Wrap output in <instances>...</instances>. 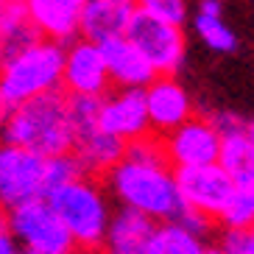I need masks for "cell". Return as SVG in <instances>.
Wrapping results in <instances>:
<instances>
[{"instance_id": "cell-1", "label": "cell", "mask_w": 254, "mask_h": 254, "mask_svg": "<svg viewBox=\"0 0 254 254\" xmlns=\"http://www.w3.org/2000/svg\"><path fill=\"white\" fill-rule=\"evenodd\" d=\"M0 134L3 145H14L45 159L73 154L75 128L70 120V95L56 90L14 106L0 126Z\"/></svg>"}, {"instance_id": "cell-2", "label": "cell", "mask_w": 254, "mask_h": 254, "mask_svg": "<svg viewBox=\"0 0 254 254\" xmlns=\"http://www.w3.org/2000/svg\"><path fill=\"white\" fill-rule=\"evenodd\" d=\"M106 176H109V187H112L115 198L123 204V209L140 212L154 224L176 221L182 201L171 162L120 159Z\"/></svg>"}, {"instance_id": "cell-3", "label": "cell", "mask_w": 254, "mask_h": 254, "mask_svg": "<svg viewBox=\"0 0 254 254\" xmlns=\"http://www.w3.org/2000/svg\"><path fill=\"white\" fill-rule=\"evenodd\" d=\"M45 198L53 207V212L59 215L62 226L67 229L73 249H81L84 254H95L106 243L112 209H109L104 190L90 176L56 187Z\"/></svg>"}, {"instance_id": "cell-4", "label": "cell", "mask_w": 254, "mask_h": 254, "mask_svg": "<svg viewBox=\"0 0 254 254\" xmlns=\"http://www.w3.org/2000/svg\"><path fill=\"white\" fill-rule=\"evenodd\" d=\"M64 70V48L39 39L34 48L0 64V95L11 106L34 101L39 95L56 92Z\"/></svg>"}, {"instance_id": "cell-5", "label": "cell", "mask_w": 254, "mask_h": 254, "mask_svg": "<svg viewBox=\"0 0 254 254\" xmlns=\"http://www.w3.org/2000/svg\"><path fill=\"white\" fill-rule=\"evenodd\" d=\"M126 39L145 56V62L154 67L157 75H176V70L185 62V53H187L185 31L148 17L140 8V3L134 8L131 23H128Z\"/></svg>"}, {"instance_id": "cell-6", "label": "cell", "mask_w": 254, "mask_h": 254, "mask_svg": "<svg viewBox=\"0 0 254 254\" xmlns=\"http://www.w3.org/2000/svg\"><path fill=\"white\" fill-rule=\"evenodd\" d=\"M6 229L17 240V246H23V252H73L67 229L62 226L48 198L11 207Z\"/></svg>"}, {"instance_id": "cell-7", "label": "cell", "mask_w": 254, "mask_h": 254, "mask_svg": "<svg viewBox=\"0 0 254 254\" xmlns=\"http://www.w3.org/2000/svg\"><path fill=\"white\" fill-rule=\"evenodd\" d=\"M48 193V159L14 145H0V204L11 209Z\"/></svg>"}, {"instance_id": "cell-8", "label": "cell", "mask_w": 254, "mask_h": 254, "mask_svg": "<svg viewBox=\"0 0 254 254\" xmlns=\"http://www.w3.org/2000/svg\"><path fill=\"white\" fill-rule=\"evenodd\" d=\"M165 142V157L171 162L173 171H185V168H204V165H218L221 157V142L224 134L215 128L209 118H193L182 123L176 131L162 137Z\"/></svg>"}, {"instance_id": "cell-9", "label": "cell", "mask_w": 254, "mask_h": 254, "mask_svg": "<svg viewBox=\"0 0 254 254\" xmlns=\"http://www.w3.org/2000/svg\"><path fill=\"white\" fill-rule=\"evenodd\" d=\"M176 176V190L185 209H195L201 215L218 221L224 207L229 204L235 185L224 173L221 165H204V168H185L173 171Z\"/></svg>"}, {"instance_id": "cell-10", "label": "cell", "mask_w": 254, "mask_h": 254, "mask_svg": "<svg viewBox=\"0 0 254 254\" xmlns=\"http://www.w3.org/2000/svg\"><path fill=\"white\" fill-rule=\"evenodd\" d=\"M145 95V112H148L151 134L168 137L171 131L193 118V98L185 90V84L176 75H157L142 90Z\"/></svg>"}, {"instance_id": "cell-11", "label": "cell", "mask_w": 254, "mask_h": 254, "mask_svg": "<svg viewBox=\"0 0 254 254\" xmlns=\"http://www.w3.org/2000/svg\"><path fill=\"white\" fill-rule=\"evenodd\" d=\"M62 84L75 98H104L109 90V70L101 45L78 39L64 51V70Z\"/></svg>"}, {"instance_id": "cell-12", "label": "cell", "mask_w": 254, "mask_h": 254, "mask_svg": "<svg viewBox=\"0 0 254 254\" xmlns=\"http://www.w3.org/2000/svg\"><path fill=\"white\" fill-rule=\"evenodd\" d=\"M98 128H101L104 134L120 140L123 145L151 134L142 90H118V92H112V95L101 98Z\"/></svg>"}, {"instance_id": "cell-13", "label": "cell", "mask_w": 254, "mask_h": 254, "mask_svg": "<svg viewBox=\"0 0 254 254\" xmlns=\"http://www.w3.org/2000/svg\"><path fill=\"white\" fill-rule=\"evenodd\" d=\"M134 8L131 0H87L81 3V37L95 45L126 37Z\"/></svg>"}, {"instance_id": "cell-14", "label": "cell", "mask_w": 254, "mask_h": 254, "mask_svg": "<svg viewBox=\"0 0 254 254\" xmlns=\"http://www.w3.org/2000/svg\"><path fill=\"white\" fill-rule=\"evenodd\" d=\"M28 14L39 37L64 45L81 34V0H31Z\"/></svg>"}, {"instance_id": "cell-15", "label": "cell", "mask_w": 254, "mask_h": 254, "mask_svg": "<svg viewBox=\"0 0 254 254\" xmlns=\"http://www.w3.org/2000/svg\"><path fill=\"white\" fill-rule=\"evenodd\" d=\"M101 51H104V59H106L109 81L118 84L120 90H145L157 78L154 67L145 62V56L126 37L104 42Z\"/></svg>"}, {"instance_id": "cell-16", "label": "cell", "mask_w": 254, "mask_h": 254, "mask_svg": "<svg viewBox=\"0 0 254 254\" xmlns=\"http://www.w3.org/2000/svg\"><path fill=\"white\" fill-rule=\"evenodd\" d=\"M39 31L34 28L25 0H11L0 8V64L11 62L39 42Z\"/></svg>"}, {"instance_id": "cell-17", "label": "cell", "mask_w": 254, "mask_h": 254, "mask_svg": "<svg viewBox=\"0 0 254 254\" xmlns=\"http://www.w3.org/2000/svg\"><path fill=\"white\" fill-rule=\"evenodd\" d=\"M157 224L140 212L118 209L112 212L109 232H106V254H148V243Z\"/></svg>"}, {"instance_id": "cell-18", "label": "cell", "mask_w": 254, "mask_h": 254, "mask_svg": "<svg viewBox=\"0 0 254 254\" xmlns=\"http://www.w3.org/2000/svg\"><path fill=\"white\" fill-rule=\"evenodd\" d=\"M123 151L126 145L120 140L104 134L101 128H90V131L75 134L73 157L78 159L84 173H109L123 159Z\"/></svg>"}, {"instance_id": "cell-19", "label": "cell", "mask_w": 254, "mask_h": 254, "mask_svg": "<svg viewBox=\"0 0 254 254\" xmlns=\"http://www.w3.org/2000/svg\"><path fill=\"white\" fill-rule=\"evenodd\" d=\"M218 165L240 190H254V142L249 140L246 128L224 134Z\"/></svg>"}, {"instance_id": "cell-20", "label": "cell", "mask_w": 254, "mask_h": 254, "mask_svg": "<svg viewBox=\"0 0 254 254\" xmlns=\"http://www.w3.org/2000/svg\"><path fill=\"white\" fill-rule=\"evenodd\" d=\"M224 6L218 3V0H204L198 3V11L193 17V28L198 34L204 45L209 51H218V53H229L238 48V37H235V31L224 23Z\"/></svg>"}, {"instance_id": "cell-21", "label": "cell", "mask_w": 254, "mask_h": 254, "mask_svg": "<svg viewBox=\"0 0 254 254\" xmlns=\"http://www.w3.org/2000/svg\"><path fill=\"white\" fill-rule=\"evenodd\" d=\"M148 254H204V243L187 229H182L176 221H171V224H157L148 243Z\"/></svg>"}, {"instance_id": "cell-22", "label": "cell", "mask_w": 254, "mask_h": 254, "mask_svg": "<svg viewBox=\"0 0 254 254\" xmlns=\"http://www.w3.org/2000/svg\"><path fill=\"white\" fill-rule=\"evenodd\" d=\"M221 224L226 226V232H249L254 229V190H240L235 187L229 204L224 207Z\"/></svg>"}, {"instance_id": "cell-23", "label": "cell", "mask_w": 254, "mask_h": 254, "mask_svg": "<svg viewBox=\"0 0 254 254\" xmlns=\"http://www.w3.org/2000/svg\"><path fill=\"white\" fill-rule=\"evenodd\" d=\"M140 8L148 17H154L159 23L176 25V28H182L185 20H187V3L185 0H142Z\"/></svg>"}, {"instance_id": "cell-24", "label": "cell", "mask_w": 254, "mask_h": 254, "mask_svg": "<svg viewBox=\"0 0 254 254\" xmlns=\"http://www.w3.org/2000/svg\"><path fill=\"white\" fill-rule=\"evenodd\" d=\"M98 112H101V98H75L70 95V120H73L75 134L98 128Z\"/></svg>"}, {"instance_id": "cell-25", "label": "cell", "mask_w": 254, "mask_h": 254, "mask_svg": "<svg viewBox=\"0 0 254 254\" xmlns=\"http://www.w3.org/2000/svg\"><path fill=\"white\" fill-rule=\"evenodd\" d=\"M218 249H221L224 254H254V229H249V232H224Z\"/></svg>"}, {"instance_id": "cell-26", "label": "cell", "mask_w": 254, "mask_h": 254, "mask_svg": "<svg viewBox=\"0 0 254 254\" xmlns=\"http://www.w3.org/2000/svg\"><path fill=\"white\" fill-rule=\"evenodd\" d=\"M176 224L182 226V229H187L193 238L201 240L204 235H207L209 229H212V218L201 215V212H195V209H179V215H176Z\"/></svg>"}, {"instance_id": "cell-27", "label": "cell", "mask_w": 254, "mask_h": 254, "mask_svg": "<svg viewBox=\"0 0 254 254\" xmlns=\"http://www.w3.org/2000/svg\"><path fill=\"white\" fill-rule=\"evenodd\" d=\"M0 254H23L20 246H17V240L8 235L6 226H0Z\"/></svg>"}, {"instance_id": "cell-28", "label": "cell", "mask_w": 254, "mask_h": 254, "mask_svg": "<svg viewBox=\"0 0 254 254\" xmlns=\"http://www.w3.org/2000/svg\"><path fill=\"white\" fill-rule=\"evenodd\" d=\"M11 109H14V106H11V104L6 101V98L0 95V126H3V123L8 120V115H11Z\"/></svg>"}, {"instance_id": "cell-29", "label": "cell", "mask_w": 254, "mask_h": 254, "mask_svg": "<svg viewBox=\"0 0 254 254\" xmlns=\"http://www.w3.org/2000/svg\"><path fill=\"white\" fill-rule=\"evenodd\" d=\"M246 134H249V140L254 142V120H249V123H246Z\"/></svg>"}, {"instance_id": "cell-30", "label": "cell", "mask_w": 254, "mask_h": 254, "mask_svg": "<svg viewBox=\"0 0 254 254\" xmlns=\"http://www.w3.org/2000/svg\"><path fill=\"white\" fill-rule=\"evenodd\" d=\"M23 254H73V252H23Z\"/></svg>"}, {"instance_id": "cell-31", "label": "cell", "mask_w": 254, "mask_h": 254, "mask_svg": "<svg viewBox=\"0 0 254 254\" xmlns=\"http://www.w3.org/2000/svg\"><path fill=\"white\" fill-rule=\"evenodd\" d=\"M204 254H224L218 246H209V249H204Z\"/></svg>"}, {"instance_id": "cell-32", "label": "cell", "mask_w": 254, "mask_h": 254, "mask_svg": "<svg viewBox=\"0 0 254 254\" xmlns=\"http://www.w3.org/2000/svg\"><path fill=\"white\" fill-rule=\"evenodd\" d=\"M0 226H3V221H0Z\"/></svg>"}, {"instance_id": "cell-33", "label": "cell", "mask_w": 254, "mask_h": 254, "mask_svg": "<svg viewBox=\"0 0 254 254\" xmlns=\"http://www.w3.org/2000/svg\"><path fill=\"white\" fill-rule=\"evenodd\" d=\"M95 254H101V252H95Z\"/></svg>"}]
</instances>
